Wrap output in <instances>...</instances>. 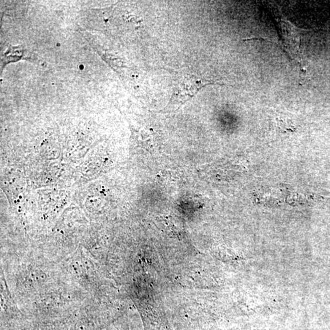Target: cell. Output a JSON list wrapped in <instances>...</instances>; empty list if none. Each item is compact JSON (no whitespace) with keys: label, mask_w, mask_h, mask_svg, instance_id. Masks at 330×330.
<instances>
[{"label":"cell","mask_w":330,"mask_h":330,"mask_svg":"<svg viewBox=\"0 0 330 330\" xmlns=\"http://www.w3.org/2000/svg\"><path fill=\"white\" fill-rule=\"evenodd\" d=\"M216 83L212 80H206L195 75H184L177 81L172 95L171 102L184 103L194 96L199 90L207 84Z\"/></svg>","instance_id":"obj_1"},{"label":"cell","mask_w":330,"mask_h":330,"mask_svg":"<svg viewBox=\"0 0 330 330\" xmlns=\"http://www.w3.org/2000/svg\"><path fill=\"white\" fill-rule=\"evenodd\" d=\"M285 45L289 54L297 56L299 54L300 35L299 28H295L289 21L283 20L280 23Z\"/></svg>","instance_id":"obj_2"}]
</instances>
